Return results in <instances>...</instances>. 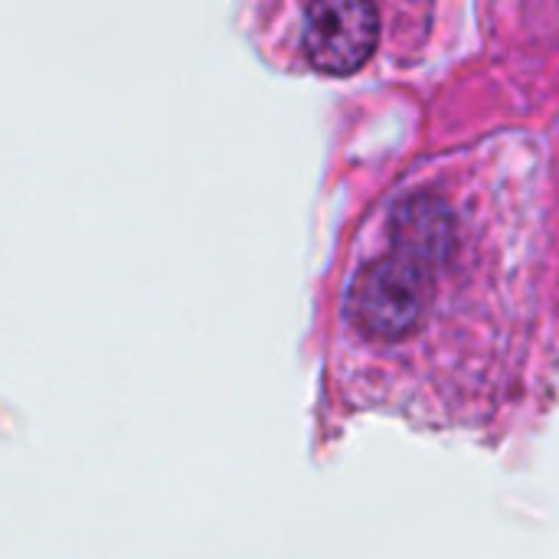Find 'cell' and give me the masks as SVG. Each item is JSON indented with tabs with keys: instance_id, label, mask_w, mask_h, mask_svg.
Returning a JSON list of instances; mask_svg holds the SVG:
<instances>
[{
	"instance_id": "obj_1",
	"label": "cell",
	"mask_w": 559,
	"mask_h": 559,
	"mask_svg": "<svg viewBox=\"0 0 559 559\" xmlns=\"http://www.w3.org/2000/svg\"><path fill=\"white\" fill-rule=\"evenodd\" d=\"M455 246L452 206L432 193L403 200L390 216V242L357 269L347 288L350 328L377 344L409 341L436 298V275Z\"/></svg>"
},
{
	"instance_id": "obj_2",
	"label": "cell",
	"mask_w": 559,
	"mask_h": 559,
	"mask_svg": "<svg viewBox=\"0 0 559 559\" xmlns=\"http://www.w3.org/2000/svg\"><path fill=\"white\" fill-rule=\"evenodd\" d=\"M380 43V10L364 0H318L305 7L301 46L328 75L357 72Z\"/></svg>"
}]
</instances>
